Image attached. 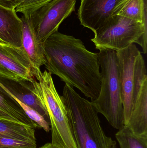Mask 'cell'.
Listing matches in <instances>:
<instances>
[{
  "instance_id": "12",
  "label": "cell",
  "mask_w": 147,
  "mask_h": 148,
  "mask_svg": "<svg viewBox=\"0 0 147 148\" xmlns=\"http://www.w3.org/2000/svg\"><path fill=\"white\" fill-rule=\"evenodd\" d=\"M0 119L14 122L33 128H40L28 117L15 98L1 85Z\"/></svg>"
},
{
  "instance_id": "4",
  "label": "cell",
  "mask_w": 147,
  "mask_h": 148,
  "mask_svg": "<svg viewBox=\"0 0 147 148\" xmlns=\"http://www.w3.org/2000/svg\"><path fill=\"white\" fill-rule=\"evenodd\" d=\"M98 56L102 84L97 99L91 103L98 113L102 114L113 128L119 130L125 124L116 51L100 50Z\"/></svg>"
},
{
  "instance_id": "2",
  "label": "cell",
  "mask_w": 147,
  "mask_h": 148,
  "mask_svg": "<svg viewBox=\"0 0 147 148\" xmlns=\"http://www.w3.org/2000/svg\"><path fill=\"white\" fill-rule=\"evenodd\" d=\"M62 97L77 148H111L116 145V142L105 134L91 102L66 84Z\"/></svg>"
},
{
  "instance_id": "21",
  "label": "cell",
  "mask_w": 147,
  "mask_h": 148,
  "mask_svg": "<svg viewBox=\"0 0 147 148\" xmlns=\"http://www.w3.org/2000/svg\"><path fill=\"white\" fill-rule=\"evenodd\" d=\"M0 77L16 80V81L22 79L18 77L16 75L9 72V71L3 67L1 66H0Z\"/></svg>"
},
{
  "instance_id": "22",
  "label": "cell",
  "mask_w": 147,
  "mask_h": 148,
  "mask_svg": "<svg viewBox=\"0 0 147 148\" xmlns=\"http://www.w3.org/2000/svg\"><path fill=\"white\" fill-rule=\"evenodd\" d=\"M21 0H0V5L11 9H15Z\"/></svg>"
},
{
  "instance_id": "20",
  "label": "cell",
  "mask_w": 147,
  "mask_h": 148,
  "mask_svg": "<svg viewBox=\"0 0 147 148\" xmlns=\"http://www.w3.org/2000/svg\"><path fill=\"white\" fill-rule=\"evenodd\" d=\"M46 0H21L15 8L16 12L22 13L28 8Z\"/></svg>"
},
{
  "instance_id": "15",
  "label": "cell",
  "mask_w": 147,
  "mask_h": 148,
  "mask_svg": "<svg viewBox=\"0 0 147 148\" xmlns=\"http://www.w3.org/2000/svg\"><path fill=\"white\" fill-rule=\"evenodd\" d=\"M0 138L36 143L35 128L3 119H0Z\"/></svg>"
},
{
  "instance_id": "13",
  "label": "cell",
  "mask_w": 147,
  "mask_h": 148,
  "mask_svg": "<svg viewBox=\"0 0 147 148\" xmlns=\"http://www.w3.org/2000/svg\"><path fill=\"white\" fill-rule=\"evenodd\" d=\"M22 21V45L32 64L35 73V77L41 72L40 67L46 63L45 56L43 44L36 40L35 35L24 16L20 18Z\"/></svg>"
},
{
  "instance_id": "8",
  "label": "cell",
  "mask_w": 147,
  "mask_h": 148,
  "mask_svg": "<svg viewBox=\"0 0 147 148\" xmlns=\"http://www.w3.org/2000/svg\"><path fill=\"white\" fill-rule=\"evenodd\" d=\"M121 0H81L78 12L81 25L94 33L112 16V12Z\"/></svg>"
},
{
  "instance_id": "14",
  "label": "cell",
  "mask_w": 147,
  "mask_h": 148,
  "mask_svg": "<svg viewBox=\"0 0 147 148\" xmlns=\"http://www.w3.org/2000/svg\"><path fill=\"white\" fill-rule=\"evenodd\" d=\"M125 127L136 135L147 136V78L142 83L129 120Z\"/></svg>"
},
{
  "instance_id": "1",
  "label": "cell",
  "mask_w": 147,
  "mask_h": 148,
  "mask_svg": "<svg viewBox=\"0 0 147 148\" xmlns=\"http://www.w3.org/2000/svg\"><path fill=\"white\" fill-rule=\"evenodd\" d=\"M43 48L47 72L91 101L97 99L102 84L98 53L88 50L79 39L58 31L46 39Z\"/></svg>"
},
{
  "instance_id": "19",
  "label": "cell",
  "mask_w": 147,
  "mask_h": 148,
  "mask_svg": "<svg viewBox=\"0 0 147 148\" xmlns=\"http://www.w3.org/2000/svg\"><path fill=\"white\" fill-rule=\"evenodd\" d=\"M0 148H37L36 143L0 138Z\"/></svg>"
},
{
  "instance_id": "5",
  "label": "cell",
  "mask_w": 147,
  "mask_h": 148,
  "mask_svg": "<svg viewBox=\"0 0 147 148\" xmlns=\"http://www.w3.org/2000/svg\"><path fill=\"white\" fill-rule=\"evenodd\" d=\"M121 96L127 125L142 83L147 78L144 58L135 44L116 51Z\"/></svg>"
},
{
  "instance_id": "23",
  "label": "cell",
  "mask_w": 147,
  "mask_h": 148,
  "mask_svg": "<svg viewBox=\"0 0 147 148\" xmlns=\"http://www.w3.org/2000/svg\"><path fill=\"white\" fill-rule=\"evenodd\" d=\"M39 148H56L51 143H47Z\"/></svg>"
},
{
  "instance_id": "24",
  "label": "cell",
  "mask_w": 147,
  "mask_h": 148,
  "mask_svg": "<svg viewBox=\"0 0 147 148\" xmlns=\"http://www.w3.org/2000/svg\"><path fill=\"white\" fill-rule=\"evenodd\" d=\"M111 148H117V147L116 145H114V146H113Z\"/></svg>"
},
{
  "instance_id": "6",
  "label": "cell",
  "mask_w": 147,
  "mask_h": 148,
  "mask_svg": "<svg viewBox=\"0 0 147 148\" xmlns=\"http://www.w3.org/2000/svg\"><path fill=\"white\" fill-rule=\"evenodd\" d=\"M94 34L91 41L99 50L117 51L136 43L146 54L147 29L142 22L121 16H112Z\"/></svg>"
},
{
  "instance_id": "10",
  "label": "cell",
  "mask_w": 147,
  "mask_h": 148,
  "mask_svg": "<svg viewBox=\"0 0 147 148\" xmlns=\"http://www.w3.org/2000/svg\"><path fill=\"white\" fill-rule=\"evenodd\" d=\"M33 81L14 80L0 77V85L18 101L33 109L50 123L48 114L43 104L33 92Z\"/></svg>"
},
{
  "instance_id": "11",
  "label": "cell",
  "mask_w": 147,
  "mask_h": 148,
  "mask_svg": "<svg viewBox=\"0 0 147 148\" xmlns=\"http://www.w3.org/2000/svg\"><path fill=\"white\" fill-rule=\"evenodd\" d=\"M22 24L15 9L0 5V41L16 47L22 45Z\"/></svg>"
},
{
  "instance_id": "18",
  "label": "cell",
  "mask_w": 147,
  "mask_h": 148,
  "mask_svg": "<svg viewBox=\"0 0 147 148\" xmlns=\"http://www.w3.org/2000/svg\"><path fill=\"white\" fill-rule=\"evenodd\" d=\"M16 100L19 103L27 115L31 120L33 121L37 125H39L40 128H43L46 132H48L50 131L51 130L50 123L47 121L40 114H39L33 109L27 106L17 99H16Z\"/></svg>"
},
{
  "instance_id": "9",
  "label": "cell",
  "mask_w": 147,
  "mask_h": 148,
  "mask_svg": "<svg viewBox=\"0 0 147 148\" xmlns=\"http://www.w3.org/2000/svg\"><path fill=\"white\" fill-rule=\"evenodd\" d=\"M0 66L21 79H35L30 60L22 47H16L0 41Z\"/></svg>"
},
{
  "instance_id": "7",
  "label": "cell",
  "mask_w": 147,
  "mask_h": 148,
  "mask_svg": "<svg viewBox=\"0 0 147 148\" xmlns=\"http://www.w3.org/2000/svg\"><path fill=\"white\" fill-rule=\"evenodd\" d=\"M76 0H46L24 10L28 22L39 43L58 31L61 23L75 10Z\"/></svg>"
},
{
  "instance_id": "17",
  "label": "cell",
  "mask_w": 147,
  "mask_h": 148,
  "mask_svg": "<svg viewBox=\"0 0 147 148\" xmlns=\"http://www.w3.org/2000/svg\"><path fill=\"white\" fill-rule=\"evenodd\" d=\"M115 137L120 148H147V136L136 135L125 126L118 130Z\"/></svg>"
},
{
  "instance_id": "3",
  "label": "cell",
  "mask_w": 147,
  "mask_h": 148,
  "mask_svg": "<svg viewBox=\"0 0 147 148\" xmlns=\"http://www.w3.org/2000/svg\"><path fill=\"white\" fill-rule=\"evenodd\" d=\"M33 92L45 109L49 116L51 143L56 148H77L62 96L58 93L51 75L45 70L35 76Z\"/></svg>"
},
{
  "instance_id": "16",
  "label": "cell",
  "mask_w": 147,
  "mask_h": 148,
  "mask_svg": "<svg viewBox=\"0 0 147 148\" xmlns=\"http://www.w3.org/2000/svg\"><path fill=\"white\" fill-rule=\"evenodd\" d=\"M118 15L142 23L141 0H121L116 6L112 16Z\"/></svg>"
}]
</instances>
